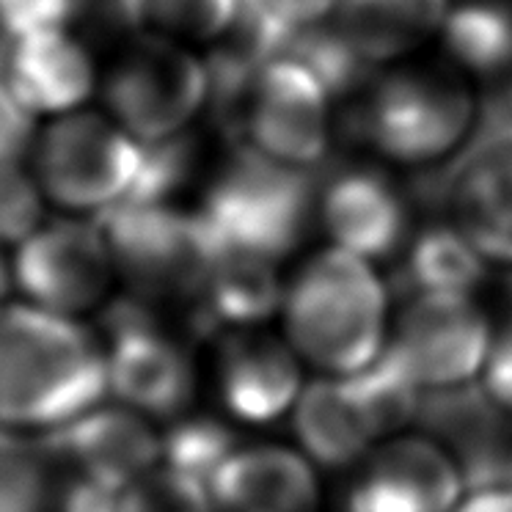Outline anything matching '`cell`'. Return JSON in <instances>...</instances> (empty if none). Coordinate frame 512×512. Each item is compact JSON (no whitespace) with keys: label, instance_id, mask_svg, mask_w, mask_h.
Returning a JSON list of instances; mask_svg holds the SVG:
<instances>
[{"label":"cell","instance_id":"6da1fadb","mask_svg":"<svg viewBox=\"0 0 512 512\" xmlns=\"http://www.w3.org/2000/svg\"><path fill=\"white\" fill-rule=\"evenodd\" d=\"M108 358L72 317L42 306L0 309V427H47L97 408Z\"/></svg>","mask_w":512,"mask_h":512},{"label":"cell","instance_id":"7a4b0ae2","mask_svg":"<svg viewBox=\"0 0 512 512\" xmlns=\"http://www.w3.org/2000/svg\"><path fill=\"white\" fill-rule=\"evenodd\" d=\"M281 312L295 353L325 375H356L389 345V298L378 270L336 245L303 265Z\"/></svg>","mask_w":512,"mask_h":512},{"label":"cell","instance_id":"3957f363","mask_svg":"<svg viewBox=\"0 0 512 512\" xmlns=\"http://www.w3.org/2000/svg\"><path fill=\"white\" fill-rule=\"evenodd\" d=\"M314 204L306 168L240 146L204 193L196 223L204 248H226L281 262L301 243Z\"/></svg>","mask_w":512,"mask_h":512},{"label":"cell","instance_id":"277c9868","mask_svg":"<svg viewBox=\"0 0 512 512\" xmlns=\"http://www.w3.org/2000/svg\"><path fill=\"white\" fill-rule=\"evenodd\" d=\"M479 113L455 69L405 64L369 83L356 108V133L394 163L433 166L466 144Z\"/></svg>","mask_w":512,"mask_h":512},{"label":"cell","instance_id":"5b68a950","mask_svg":"<svg viewBox=\"0 0 512 512\" xmlns=\"http://www.w3.org/2000/svg\"><path fill=\"white\" fill-rule=\"evenodd\" d=\"M207 97V64L163 34L135 36L105 83L113 122L141 144L185 133Z\"/></svg>","mask_w":512,"mask_h":512},{"label":"cell","instance_id":"8992f818","mask_svg":"<svg viewBox=\"0 0 512 512\" xmlns=\"http://www.w3.org/2000/svg\"><path fill=\"white\" fill-rule=\"evenodd\" d=\"M144 144L97 113H69L39 144L36 171L53 201L102 212L119 204L138 179Z\"/></svg>","mask_w":512,"mask_h":512},{"label":"cell","instance_id":"52a82bcc","mask_svg":"<svg viewBox=\"0 0 512 512\" xmlns=\"http://www.w3.org/2000/svg\"><path fill=\"white\" fill-rule=\"evenodd\" d=\"M328 100V89L301 61L268 58L245 100L237 138L279 163L309 171L331 144Z\"/></svg>","mask_w":512,"mask_h":512},{"label":"cell","instance_id":"ba28073f","mask_svg":"<svg viewBox=\"0 0 512 512\" xmlns=\"http://www.w3.org/2000/svg\"><path fill=\"white\" fill-rule=\"evenodd\" d=\"M116 270L149 292H196L207 262L193 212L163 201L122 199L97 212Z\"/></svg>","mask_w":512,"mask_h":512},{"label":"cell","instance_id":"9c48e42d","mask_svg":"<svg viewBox=\"0 0 512 512\" xmlns=\"http://www.w3.org/2000/svg\"><path fill=\"white\" fill-rule=\"evenodd\" d=\"M493 331L471 295H416L389 347L430 391L463 389L482 375Z\"/></svg>","mask_w":512,"mask_h":512},{"label":"cell","instance_id":"30bf717a","mask_svg":"<svg viewBox=\"0 0 512 512\" xmlns=\"http://www.w3.org/2000/svg\"><path fill=\"white\" fill-rule=\"evenodd\" d=\"M116 262L97 221H56L20 243L14 279L47 312H89L108 295Z\"/></svg>","mask_w":512,"mask_h":512},{"label":"cell","instance_id":"8fae6325","mask_svg":"<svg viewBox=\"0 0 512 512\" xmlns=\"http://www.w3.org/2000/svg\"><path fill=\"white\" fill-rule=\"evenodd\" d=\"M108 391L144 413L171 419L193 397V364L138 303L119 301L108 312Z\"/></svg>","mask_w":512,"mask_h":512},{"label":"cell","instance_id":"7c38bea8","mask_svg":"<svg viewBox=\"0 0 512 512\" xmlns=\"http://www.w3.org/2000/svg\"><path fill=\"white\" fill-rule=\"evenodd\" d=\"M463 468L433 438H394L372 452L347 496V512H455Z\"/></svg>","mask_w":512,"mask_h":512},{"label":"cell","instance_id":"4fadbf2b","mask_svg":"<svg viewBox=\"0 0 512 512\" xmlns=\"http://www.w3.org/2000/svg\"><path fill=\"white\" fill-rule=\"evenodd\" d=\"M42 449L78 477L111 482H144L163 457V438L152 433L144 413L133 408H91L72 422L50 430Z\"/></svg>","mask_w":512,"mask_h":512},{"label":"cell","instance_id":"5bb4252c","mask_svg":"<svg viewBox=\"0 0 512 512\" xmlns=\"http://www.w3.org/2000/svg\"><path fill=\"white\" fill-rule=\"evenodd\" d=\"M320 221L331 243L367 262L389 259L408 237V201L375 168H345L325 182Z\"/></svg>","mask_w":512,"mask_h":512},{"label":"cell","instance_id":"9a60e30c","mask_svg":"<svg viewBox=\"0 0 512 512\" xmlns=\"http://www.w3.org/2000/svg\"><path fill=\"white\" fill-rule=\"evenodd\" d=\"M298 358L290 342L259 334L256 328L229 336L218 358V389L226 408L243 422L281 419L303 391Z\"/></svg>","mask_w":512,"mask_h":512},{"label":"cell","instance_id":"2e32d148","mask_svg":"<svg viewBox=\"0 0 512 512\" xmlns=\"http://www.w3.org/2000/svg\"><path fill=\"white\" fill-rule=\"evenodd\" d=\"M0 80L31 113H72L94 91V61L67 28L14 36Z\"/></svg>","mask_w":512,"mask_h":512},{"label":"cell","instance_id":"e0dca14e","mask_svg":"<svg viewBox=\"0 0 512 512\" xmlns=\"http://www.w3.org/2000/svg\"><path fill=\"white\" fill-rule=\"evenodd\" d=\"M215 512H314L317 477L309 457L287 446H237L210 485Z\"/></svg>","mask_w":512,"mask_h":512},{"label":"cell","instance_id":"ac0fdd59","mask_svg":"<svg viewBox=\"0 0 512 512\" xmlns=\"http://www.w3.org/2000/svg\"><path fill=\"white\" fill-rule=\"evenodd\" d=\"M455 221L488 262L512 265V138L474 141L452 185Z\"/></svg>","mask_w":512,"mask_h":512},{"label":"cell","instance_id":"d6986e66","mask_svg":"<svg viewBox=\"0 0 512 512\" xmlns=\"http://www.w3.org/2000/svg\"><path fill=\"white\" fill-rule=\"evenodd\" d=\"M295 433L309 460L339 468L367 452L383 430L347 375H325L301 391L295 402Z\"/></svg>","mask_w":512,"mask_h":512},{"label":"cell","instance_id":"ffe728a7","mask_svg":"<svg viewBox=\"0 0 512 512\" xmlns=\"http://www.w3.org/2000/svg\"><path fill=\"white\" fill-rule=\"evenodd\" d=\"M204 251L207 262L193 295L199 298L201 317L207 323L248 331L284 306L287 290L281 284L279 262L226 248Z\"/></svg>","mask_w":512,"mask_h":512},{"label":"cell","instance_id":"44dd1931","mask_svg":"<svg viewBox=\"0 0 512 512\" xmlns=\"http://www.w3.org/2000/svg\"><path fill=\"white\" fill-rule=\"evenodd\" d=\"M449 0H339L334 23L372 64L408 56L441 34Z\"/></svg>","mask_w":512,"mask_h":512},{"label":"cell","instance_id":"7402d4cb","mask_svg":"<svg viewBox=\"0 0 512 512\" xmlns=\"http://www.w3.org/2000/svg\"><path fill=\"white\" fill-rule=\"evenodd\" d=\"M488 270V256L460 226L438 223L413 237L405 279L416 295H474Z\"/></svg>","mask_w":512,"mask_h":512},{"label":"cell","instance_id":"603a6c76","mask_svg":"<svg viewBox=\"0 0 512 512\" xmlns=\"http://www.w3.org/2000/svg\"><path fill=\"white\" fill-rule=\"evenodd\" d=\"M441 36L457 69L499 80L512 67V3L460 0L446 14Z\"/></svg>","mask_w":512,"mask_h":512},{"label":"cell","instance_id":"cb8c5ba5","mask_svg":"<svg viewBox=\"0 0 512 512\" xmlns=\"http://www.w3.org/2000/svg\"><path fill=\"white\" fill-rule=\"evenodd\" d=\"M234 449L237 446L232 444V435L226 433L221 424L207 422V419L179 422L163 438V457H160L163 474L160 477L193 496L210 501L212 477Z\"/></svg>","mask_w":512,"mask_h":512},{"label":"cell","instance_id":"d4e9b609","mask_svg":"<svg viewBox=\"0 0 512 512\" xmlns=\"http://www.w3.org/2000/svg\"><path fill=\"white\" fill-rule=\"evenodd\" d=\"M279 56H290L301 61L306 69H312L314 78L323 83L331 97H345L358 89H367L372 83L375 64L358 53V47L334 20H325L292 36Z\"/></svg>","mask_w":512,"mask_h":512},{"label":"cell","instance_id":"484cf974","mask_svg":"<svg viewBox=\"0 0 512 512\" xmlns=\"http://www.w3.org/2000/svg\"><path fill=\"white\" fill-rule=\"evenodd\" d=\"M144 31L177 42H221L237 25V0H141Z\"/></svg>","mask_w":512,"mask_h":512},{"label":"cell","instance_id":"4316f807","mask_svg":"<svg viewBox=\"0 0 512 512\" xmlns=\"http://www.w3.org/2000/svg\"><path fill=\"white\" fill-rule=\"evenodd\" d=\"M237 28L256 39L270 56H279L292 36L325 23L339 0H237Z\"/></svg>","mask_w":512,"mask_h":512},{"label":"cell","instance_id":"83f0119b","mask_svg":"<svg viewBox=\"0 0 512 512\" xmlns=\"http://www.w3.org/2000/svg\"><path fill=\"white\" fill-rule=\"evenodd\" d=\"M47 452L0 427V512H47Z\"/></svg>","mask_w":512,"mask_h":512},{"label":"cell","instance_id":"f1b7e54d","mask_svg":"<svg viewBox=\"0 0 512 512\" xmlns=\"http://www.w3.org/2000/svg\"><path fill=\"white\" fill-rule=\"evenodd\" d=\"M196 160H199V146L188 130L163 141L144 144L141 171L124 199L174 204V196L182 193V188L193 179Z\"/></svg>","mask_w":512,"mask_h":512},{"label":"cell","instance_id":"f546056e","mask_svg":"<svg viewBox=\"0 0 512 512\" xmlns=\"http://www.w3.org/2000/svg\"><path fill=\"white\" fill-rule=\"evenodd\" d=\"M61 512H155L152 482H111L78 477L58 501Z\"/></svg>","mask_w":512,"mask_h":512},{"label":"cell","instance_id":"4dcf8cb0","mask_svg":"<svg viewBox=\"0 0 512 512\" xmlns=\"http://www.w3.org/2000/svg\"><path fill=\"white\" fill-rule=\"evenodd\" d=\"M42 221V193L23 168L0 163V243H23Z\"/></svg>","mask_w":512,"mask_h":512},{"label":"cell","instance_id":"1f68e13d","mask_svg":"<svg viewBox=\"0 0 512 512\" xmlns=\"http://www.w3.org/2000/svg\"><path fill=\"white\" fill-rule=\"evenodd\" d=\"M86 0H0V28L6 36L61 31L83 20Z\"/></svg>","mask_w":512,"mask_h":512},{"label":"cell","instance_id":"d6a6232c","mask_svg":"<svg viewBox=\"0 0 512 512\" xmlns=\"http://www.w3.org/2000/svg\"><path fill=\"white\" fill-rule=\"evenodd\" d=\"M482 389L501 411H512V317L493 336L488 361L482 369Z\"/></svg>","mask_w":512,"mask_h":512},{"label":"cell","instance_id":"836d02e7","mask_svg":"<svg viewBox=\"0 0 512 512\" xmlns=\"http://www.w3.org/2000/svg\"><path fill=\"white\" fill-rule=\"evenodd\" d=\"M34 133V119L14 91L0 80V163H12L23 155V149Z\"/></svg>","mask_w":512,"mask_h":512},{"label":"cell","instance_id":"e575fe53","mask_svg":"<svg viewBox=\"0 0 512 512\" xmlns=\"http://www.w3.org/2000/svg\"><path fill=\"white\" fill-rule=\"evenodd\" d=\"M512 138V67L499 78V89L479 113L477 141H510Z\"/></svg>","mask_w":512,"mask_h":512},{"label":"cell","instance_id":"d590c367","mask_svg":"<svg viewBox=\"0 0 512 512\" xmlns=\"http://www.w3.org/2000/svg\"><path fill=\"white\" fill-rule=\"evenodd\" d=\"M455 512H512V485H482L457 504Z\"/></svg>","mask_w":512,"mask_h":512},{"label":"cell","instance_id":"8d00e7d4","mask_svg":"<svg viewBox=\"0 0 512 512\" xmlns=\"http://www.w3.org/2000/svg\"><path fill=\"white\" fill-rule=\"evenodd\" d=\"M6 290H9V273H6V265L0 259V298L6 295Z\"/></svg>","mask_w":512,"mask_h":512},{"label":"cell","instance_id":"74e56055","mask_svg":"<svg viewBox=\"0 0 512 512\" xmlns=\"http://www.w3.org/2000/svg\"><path fill=\"white\" fill-rule=\"evenodd\" d=\"M504 485H512V446H510V455H507V474H504Z\"/></svg>","mask_w":512,"mask_h":512}]
</instances>
